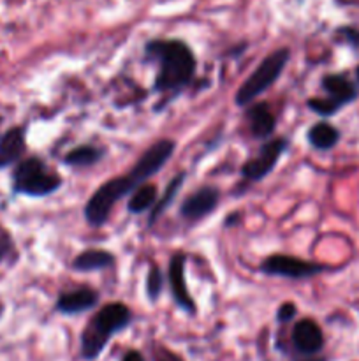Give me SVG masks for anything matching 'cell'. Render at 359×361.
<instances>
[{
    "label": "cell",
    "instance_id": "6da1fadb",
    "mask_svg": "<svg viewBox=\"0 0 359 361\" xmlns=\"http://www.w3.org/2000/svg\"><path fill=\"white\" fill-rule=\"evenodd\" d=\"M175 150L176 143L172 140L164 137V140L155 141L143 152L139 161L127 175L116 176L102 183L84 204V219L88 224L92 228H102L108 222L113 207L125 196H130L137 187L146 183V180L157 175L171 161Z\"/></svg>",
    "mask_w": 359,
    "mask_h": 361
},
{
    "label": "cell",
    "instance_id": "7a4b0ae2",
    "mask_svg": "<svg viewBox=\"0 0 359 361\" xmlns=\"http://www.w3.org/2000/svg\"><path fill=\"white\" fill-rule=\"evenodd\" d=\"M144 55L158 66L153 81V92L157 94L176 97L196 76V55L180 39H151L144 44Z\"/></svg>",
    "mask_w": 359,
    "mask_h": 361
},
{
    "label": "cell",
    "instance_id": "3957f363",
    "mask_svg": "<svg viewBox=\"0 0 359 361\" xmlns=\"http://www.w3.org/2000/svg\"><path fill=\"white\" fill-rule=\"evenodd\" d=\"M132 321V312L123 303L115 302L102 307L84 326L81 334V356L84 360L99 358L109 338L125 330Z\"/></svg>",
    "mask_w": 359,
    "mask_h": 361
},
{
    "label": "cell",
    "instance_id": "277c9868",
    "mask_svg": "<svg viewBox=\"0 0 359 361\" xmlns=\"http://www.w3.org/2000/svg\"><path fill=\"white\" fill-rule=\"evenodd\" d=\"M63 185L58 171L49 168L41 157H27L13 171V192L28 197H46Z\"/></svg>",
    "mask_w": 359,
    "mask_h": 361
},
{
    "label": "cell",
    "instance_id": "5b68a950",
    "mask_svg": "<svg viewBox=\"0 0 359 361\" xmlns=\"http://www.w3.org/2000/svg\"><path fill=\"white\" fill-rule=\"evenodd\" d=\"M289 59H291V49L289 48L275 49L273 53H270V55L253 69V73L243 81L241 87L236 90V106L246 108V106L252 104L259 95H263L267 88L273 87L278 81V78L282 76V73H284L285 66L289 63Z\"/></svg>",
    "mask_w": 359,
    "mask_h": 361
},
{
    "label": "cell",
    "instance_id": "8992f818",
    "mask_svg": "<svg viewBox=\"0 0 359 361\" xmlns=\"http://www.w3.org/2000/svg\"><path fill=\"white\" fill-rule=\"evenodd\" d=\"M326 270L327 268L324 264L299 259V257L287 256V254H273L260 263L263 274L270 275V277L291 279V281H303V279H310Z\"/></svg>",
    "mask_w": 359,
    "mask_h": 361
},
{
    "label": "cell",
    "instance_id": "52a82bcc",
    "mask_svg": "<svg viewBox=\"0 0 359 361\" xmlns=\"http://www.w3.org/2000/svg\"><path fill=\"white\" fill-rule=\"evenodd\" d=\"M287 137H275V140L266 141V143L259 148V154H257L256 157L248 159V161L241 166L243 180L256 183L266 178V176L277 168L278 161H280L282 155L287 152Z\"/></svg>",
    "mask_w": 359,
    "mask_h": 361
},
{
    "label": "cell",
    "instance_id": "ba28073f",
    "mask_svg": "<svg viewBox=\"0 0 359 361\" xmlns=\"http://www.w3.org/2000/svg\"><path fill=\"white\" fill-rule=\"evenodd\" d=\"M220 201V190L213 185H204L190 194L180 207V215L189 222H199L201 219L213 214Z\"/></svg>",
    "mask_w": 359,
    "mask_h": 361
},
{
    "label": "cell",
    "instance_id": "9c48e42d",
    "mask_svg": "<svg viewBox=\"0 0 359 361\" xmlns=\"http://www.w3.org/2000/svg\"><path fill=\"white\" fill-rule=\"evenodd\" d=\"M185 267H187V254L176 252L169 261L168 268V281L169 288H171V295L175 298L176 305L187 314L196 312V303L190 298L189 288H187V277H185Z\"/></svg>",
    "mask_w": 359,
    "mask_h": 361
},
{
    "label": "cell",
    "instance_id": "30bf717a",
    "mask_svg": "<svg viewBox=\"0 0 359 361\" xmlns=\"http://www.w3.org/2000/svg\"><path fill=\"white\" fill-rule=\"evenodd\" d=\"M292 344L301 355H317L324 348V335L313 319H301L292 328Z\"/></svg>",
    "mask_w": 359,
    "mask_h": 361
},
{
    "label": "cell",
    "instance_id": "8fae6325",
    "mask_svg": "<svg viewBox=\"0 0 359 361\" xmlns=\"http://www.w3.org/2000/svg\"><path fill=\"white\" fill-rule=\"evenodd\" d=\"M99 303V293L95 289L76 288L70 291H63L56 300V310L67 316H76V314L92 310Z\"/></svg>",
    "mask_w": 359,
    "mask_h": 361
},
{
    "label": "cell",
    "instance_id": "7c38bea8",
    "mask_svg": "<svg viewBox=\"0 0 359 361\" xmlns=\"http://www.w3.org/2000/svg\"><path fill=\"white\" fill-rule=\"evenodd\" d=\"M248 130L256 140H267L277 129V116L267 102H256L246 106L245 111Z\"/></svg>",
    "mask_w": 359,
    "mask_h": 361
},
{
    "label": "cell",
    "instance_id": "4fadbf2b",
    "mask_svg": "<svg viewBox=\"0 0 359 361\" xmlns=\"http://www.w3.org/2000/svg\"><path fill=\"white\" fill-rule=\"evenodd\" d=\"M27 150L23 127H13L0 137V168L18 164Z\"/></svg>",
    "mask_w": 359,
    "mask_h": 361
},
{
    "label": "cell",
    "instance_id": "5bb4252c",
    "mask_svg": "<svg viewBox=\"0 0 359 361\" xmlns=\"http://www.w3.org/2000/svg\"><path fill=\"white\" fill-rule=\"evenodd\" d=\"M322 88L327 97L333 99L340 106L348 104V102L358 97V90H355L354 83L348 81L345 76H341V74H327V76H324Z\"/></svg>",
    "mask_w": 359,
    "mask_h": 361
},
{
    "label": "cell",
    "instance_id": "9a60e30c",
    "mask_svg": "<svg viewBox=\"0 0 359 361\" xmlns=\"http://www.w3.org/2000/svg\"><path fill=\"white\" fill-rule=\"evenodd\" d=\"M115 264V256L108 250L102 249H87L84 252L77 254L73 261V268L76 271H101Z\"/></svg>",
    "mask_w": 359,
    "mask_h": 361
},
{
    "label": "cell",
    "instance_id": "2e32d148",
    "mask_svg": "<svg viewBox=\"0 0 359 361\" xmlns=\"http://www.w3.org/2000/svg\"><path fill=\"white\" fill-rule=\"evenodd\" d=\"M104 148L95 147V145H81V147L73 148L63 157V164L70 168H90L104 159Z\"/></svg>",
    "mask_w": 359,
    "mask_h": 361
},
{
    "label": "cell",
    "instance_id": "e0dca14e",
    "mask_svg": "<svg viewBox=\"0 0 359 361\" xmlns=\"http://www.w3.org/2000/svg\"><path fill=\"white\" fill-rule=\"evenodd\" d=\"M306 140L315 150H331L340 141V130L327 122H317L306 133Z\"/></svg>",
    "mask_w": 359,
    "mask_h": 361
},
{
    "label": "cell",
    "instance_id": "ac0fdd59",
    "mask_svg": "<svg viewBox=\"0 0 359 361\" xmlns=\"http://www.w3.org/2000/svg\"><path fill=\"white\" fill-rule=\"evenodd\" d=\"M185 178H187L185 171H182V173H178V175L172 176V180L168 183V187H165V190H164V194L160 196V200H157V203H155L153 208L150 210V215H148V224L153 226L155 222L160 219V215L168 210L169 204H171L172 201H175V197L178 196V192H180V189L183 187Z\"/></svg>",
    "mask_w": 359,
    "mask_h": 361
},
{
    "label": "cell",
    "instance_id": "d6986e66",
    "mask_svg": "<svg viewBox=\"0 0 359 361\" xmlns=\"http://www.w3.org/2000/svg\"><path fill=\"white\" fill-rule=\"evenodd\" d=\"M157 200V187H155L153 183H143V185H139L132 194H130L129 201H127V210L134 215L144 214V212L153 208Z\"/></svg>",
    "mask_w": 359,
    "mask_h": 361
},
{
    "label": "cell",
    "instance_id": "ffe728a7",
    "mask_svg": "<svg viewBox=\"0 0 359 361\" xmlns=\"http://www.w3.org/2000/svg\"><path fill=\"white\" fill-rule=\"evenodd\" d=\"M164 291V274L157 264H151L146 274V295L151 302H157Z\"/></svg>",
    "mask_w": 359,
    "mask_h": 361
},
{
    "label": "cell",
    "instance_id": "44dd1931",
    "mask_svg": "<svg viewBox=\"0 0 359 361\" xmlns=\"http://www.w3.org/2000/svg\"><path fill=\"white\" fill-rule=\"evenodd\" d=\"M306 106H308L313 113H317V115L320 116H331L334 115V113H338V109L341 108L340 104H336V102L329 97L308 99V101H306Z\"/></svg>",
    "mask_w": 359,
    "mask_h": 361
},
{
    "label": "cell",
    "instance_id": "7402d4cb",
    "mask_svg": "<svg viewBox=\"0 0 359 361\" xmlns=\"http://www.w3.org/2000/svg\"><path fill=\"white\" fill-rule=\"evenodd\" d=\"M296 314H298V309H296L294 303H284V305L278 309L277 319L280 321V323H289V321L294 319Z\"/></svg>",
    "mask_w": 359,
    "mask_h": 361
},
{
    "label": "cell",
    "instance_id": "603a6c76",
    "mask_svg": "<svg viewBox=\"0 0 359 361\" xmlns=\"http://www.w3.org/2000/svg\"><path fill=\"white\" fill-rule=\"evenodd\" d=\"M155 361H183L182 356H178L176 353L169 351L168 348H157L155 349Z\"/></svg>",
    "mask_w": 359,
    "mask_h": 361
},
{
    "label": "cell",
    "instance_id": "cb8c5ba5",
    "mask_svg": "<svg viewBox=\"0 0 359 361\" xmlns=\"http://www.w3.org/2000/svg\"><path fill=\"white\" fill-rule=\"evenodd\" d=\"M338 34L344 35L345 41L351 42L352 46H359V30H355V28H340Z\"/></svg>",
    "mask_w": 359,
    "mask_h": 361
},
{
    "label": "cell",
    "instance_id": "d4e9b609",
    "mask_svg": "<svg viewBox=\"0 0 359 361\" xmlns=\"http://www.w3.org/2000/svg\"><path fill=\"white\" fill-rule=\"evenodd\" d=\"M11 250V242L6 235H0V263L6 259V256Z\"/></svg>",
    "mask_w": 359,
    "mask_h": 361
},
{
    "label": "cell",
    "instance_id": "484cf974",
    "mask_svg": "<svg viewBox=\"0 0 359 361\" xmlns=\"http://www.w3.org/2000/svg\"><path fill=\"white\" fill-rule=\"evenodd\" d=\"M122 361H144V358H143V356H141V353L129 351L125 356H123Z\"/></svg>",
    "mask_w": 359,
    "mask_h": 361
},
{
    "label": "cell",
    "instance_id": "4316f807",
    "mask_svg": "<svg viewBox=\"0 0 359 361\" xmlns=\"http://www.w3.org/2000/svg\"><path fill=\"white\" fill-rule=\"evenodd\" d=\"M355 78H358V83H359V67H358V71H355Z\"/></svg>",
    "mask_w": 359,
    "mask_h": 361
},
{
    "label": "cell",
    "instance_id": "83f0119b",
    "mask_svg": "<svg viewBox=\"0 0 359 361\" xmlns=\"http://www.w3.org/2000/svg\"><path fill=\"white\" fill-rule=\"evenodd\" d=\"M306 361H326V360H319V358H313V360H306Z\"/></svg>",
    "mask_w": 359,
    "mask_h": 361
}]
</instances>
